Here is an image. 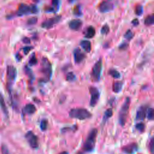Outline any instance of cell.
Returning a JSON list of instances; mask_svg holds the SVG:
<instances>
[{"instance_id": "obj_35", "label": "cell", "mask_w": 154, "mask_h": 154, "mask_svg": "<svg viewBox=\"0 0 154 154\" xmlns=\"http://www.w3.org/2000/svg\"><path fill=\"white\" fill-rule=\"evenodd\" d=\"M30 9H31V13L35 14L38 11L37 5L35 4H32L31 5H30Z\"/></svg>"}, {"instance_id": "obj_33", "label": "cell", "mask_w": 154, "mask_h": 154, "mask_svg": "<svg viewBox=\"0 0 154 154\" xmlns=\"http://www.w3.org/2000/svg\"><path fill=\"white\" fill-rule=\"evenodd\" d=\"M109 32V27L108 24L105 23L102 26L100 30V32L102 34H107Z\"/></svg>"}, {"instance_id": "obj_17", "label": "cell", "mask_w": 154, "mask_h": 154, "mask_svg": "<svg viewBox=\"0 0 154 154\" xmlns=\"http://www.w3.org/2000/svg\"><path fill=\"white\" fill-rule=\"evenodd\" d=\"M36 111V108L34 105L32 103L26 104L23 108V112L26 114H32Z\"/></svg>"}, {"instance_id": "obj_20", "label": "cell", "mask_w": 154, "mask_h": 154, "mask_svg": "<svg viewBox=\"0 0 154 154\" xmlns=\"http://www.w3.org/2000/svg\"><path fill=\"white\" fill-rule=\"evenodd\" d=\"M144 23L147 26L152 25L154 23V14H151L148 15L144 19Z\"/></svg>"}, {"instance_id": "obj_5", "label": "cell", "mask_w": 154, "mask_h": 154, "mask_svg": "<svg viewBox=\"0 0 154 154\" xmlns=\"http://www.w3.org/2000/svg\"><path fill=\"white\" fill-rule=\"evenodd\" d=\"M102 67V59L100 58L94 64L91 73V76L93 81L97 82L99 81Z\"/></svg>"}, {"instance_id": "obj_18", "label": "cell", "mask_w": 154, "mask_h": 154, "mask_svg": "<svg viewBox=\"0 0 154 154\" xmlns=\"http://www.w3.org/2000/svg\"><path fill=\"white\" fill-rule=\"evenodd\" d=\"M79 45L86 52H90L91 50V42L88 40H81Z\"/></svg>"}, {"instance_id": "obj_29", "label": "cell", "mask_w": 154, "mask_h": 154, "mask_svg": "<svg viewBox=\"0 0 154 154\" xmlns=\"http://www.w3.org/2000/svg\"><path fill=\"white\" fill-rule=\"evenodd\" d=\"M48 122L46 119H43L41 122H40V129L42 131H45L48 128Z\"/></svg>"}, {"instance_id": "obj_30", "label": "cell", "mask_w": 154, "mask_h": 154, "mask_svg": "<svg viewBox=\"0 0 154 154\" xmlns=\"http://www.w3.org/2000/svg\"><path fill=\"white\" fill-rule=\"evenodd\" d=\"M76 77H75V74L73 73V72H69L67 73L66 75V79L67 81H69V82H71V81H73L75 79Z\"/></svg>"}, {"instance_id": "obj_40", "label": "cell", "mask_w": 154, "mask_h": 154, "mask_svg": "<svg viewBox=\"0 0 154 154\" xmlns=\"http://www.w3.org/2000/svg\"><path fill=\"white\" fill-rule=\"evenodd\" d=\"M131 23H132V25L133 26H138V25H139V20H138V19H137V18H135V19H134L132 20V22H131Z\"/></svg>"}, {"instance_id": "obj_4", "label": "cell", "mask_w": 154, "mask_h": 154, "mask_svg": "<svg viewBox=\"0 0 154 154\" xmlns=\"http://www.w3.org/2000/svg\"><path fill=\"white\" fill-rule=\"evenodd\" d=\"M97 134V130L96 128H93L90 131L84 144V149L86 152H91L94 148Z\"/></svg>"}, {"instance_id": "obj_26", "label": "cell", "mask_w": 154, "mask_h": 154, "mask_svg": "<svg viewBox=\"0 0 154 154\" xmlns=\"http://www.w3.org/2000/svg\"><path fill=\"white\" fill-rule=\"evenodd\" d=\"M135 13L138 16H141L143 13V8L141 4H137L135 7Z\"/></svg>"}, {"instance_id": "obj_31", "label": "cell", "mask_w": 154, "mask_h": 154, "mask_svg": "<svg viewBox=\"0 0 154 154\" xmlns=\"http://www.w3.org/2000/svg\"><path fill=\"white\" fill-rule=\"evenodd\" d=\"M135 128L139 132H143L144 131V129H145V125L143 122L138 123L135 125Z\"/></svg>"}, {"instance_id": "obj_16", "label": "cell", "mask_w": 154, "mask_h": 154, "mask_svg": "<svg viewBox=\"0 0 154 154\" xmlns=\"http://www.w3.org/2000/svg\"><path fill=\"white\" fill-rule=\"evenodd\" d=\"M95 34H96V30L93 26H87L84 31V37L87 38H93L95 35Z\"/></svg>"}, {"instance_id": "obj_8", "label": "cell", "mask_w": 154, "mask_h": 154, "mask_svg": "<svg viewBox=\"0 0 154 154\" xmlns=\"http://www.w3.org/2000/svg\"><path fill=\"white\" fill-rule=\"evenodd\" d=\"M61 15H56L54 17L47 19L46 20L43 21L41 24V26L46 29H49L52 26H54L55 24L58 23L61 20Z\"/></svg>"}, {"instance_id": "obj_3", "label": "cell", "mask_w": 154, "mask_h": 154, "mask_svg": "<svg viewBox=\"0 0 154 154\" xmlns=\"http://www.w3.org/2000/svg\"><path fill=\"white\" fill-rule=\"evenodd\" d=\"M130 103H131L130 98L129 97H126L120 109V111L119 112V122L120 125L122 126H123L126 122Z\"/></svg>"}, {"instance_id": "obj_32", "label": "cell", "mask_w": 154, "mask_h": 154, "mask_svg": "<svg viewBox=\"0 0 154 154\" xmlns=\"http://www.w3.org/2000/svg\"><path fill=\"white\" fill-rule=\"evenodd\" d=\"M25 71L26 73L28 75V76L29 77V78L31 79V81H32L34 79V74H33L31 69H29L28 66L25 67Z\"/></svg>"}, {"instance_id": "obj_39", "label": "cell", "mask_w": 154, "mask_h": 154, "mask_svg": "<svg viewBox=\"0 0 154 154\" xmlns=\"http://www.w3.org/2000/svg\"><path fill=\"white\" fill-rule=\"evenodd\" d=\"M32 46H25L23 48V51L25 54H28L29 52L32 49Z\"/></svg>"}, {"instance_id": "obj_41", "label": "cell", "mask_w": 154, "mask_h": 154, "mask_svg": "<svg viewBox=\"0 0 154 154\" xmlns=\"http://www.w3.org/2000/svg\"><path fill=\"white\" fill-rule=\"evenodd\" d=\"M22 41L25 43H30V40L29 38L28 37H24L22 39Z\"/></svg>"}, {"instance_id": "obj_2", "label": "cell", "mask_w": 154, "mask_h": 154, "mask_svg": "<svg viewBox=\"0 0 154 154\" xmlns=\"http://www.w3.org/2000/svg\"><path fill=\"white\" fill-rule=\"evenodd\" d=\"M69 117L71 118L77 119L79 120H85L91 117V112L84 108H72L69 112Z\"/></svg>"}, {"instance_id": "obj_10", "label": "cell", "mask_w": 154, "mask_h": 154, "mask_svg": "<svg viewBox=\"0 0 154 154\" xmlns=\"http://www.w3.org/2000/svg\"><path fill=\"white\" fill-rule=\"evenodd\" d=\"M7 73L8 79V87L11 86L12 84L15 81L17 75V70L13 66H8L7 69Z\"/></svg>"}, {"instance_id": "obj_28", "label": "cell", "mask_w": 154, "mask_h": 154, "mask_svg": "<svg viewBox=\"0 0 154 154\" xmlns=\"http://www.w3.org/2000/svg\"><path fill=\"white\" fill-rule=\"evenodd\" d=\"M73 14L75 15V16H81L82 14V11H81V6L80 5H76L74 8H73Z\"/></svg>"}, {"instance_id": "obj_24", "label": "cell", "mask_w": 154, "mask_h": 154, "mask_svg": "<svg viewBox=\"0 0 154 154\" xmlns=\"http://www.w3.org/2000/svg\"><path fill=\"white\" fill-rule=\"evenodd\" d=\"M134 32L132 31V30L130 29H128V30L125 32V34H124L125 38L126 40H129V41H130L131 40H132V38L134 37Z\"/></svg>"}, {"instance_id": "obj_7", "label": "cell", "mask_w": 154, "mask_h": 154, "mask_svg": "<svg viewBox=\"0 0 154 154\" xmlns=\"http://www.w3.org/2000/svg\"><path fill=\"white\" fill-rule=\"evenodd\" d=\"M25 137L31 147H32V149H37L38 147V138L34 134V132H32L31 131H28L26 133Z\"/></svg>"}, {"instance_id": "obj_23", "label": "cell", "mask_w": 154, "mask_h": 154, "mask_svg": "<svg viewBox=\"0 0 154 154\" xmlns=\"http://www.w3.org/2000/svg\"><path fill=\"white\" fill-rule=\"evenodd\" d=\"M108 74L114 78H119L121 75L119 72L114 68H111L109 69Z\"/></svg>"}, {"instance_id": "obj_27", "label": "cell", "mask_w": 154, "mask_h": 154, "mask_svg": "<svg viewBox=\"0 0 154 154\" xmlns=\"http://www.w3.org/2000/svg\"><path fill=\"white\" fill-rule=\"evenodd\" d=\"M153 109L152 108H147V112H146V116L149 120H153Z\"/></svg>"}, {"instance_id": "obj_37", "label": "cell", "mask_w": 154, "mask_h": 154, "mask_svg": "<svg viewBox=\"0 0 154 154\" xmlns=\"http://www.w3.org/2000/svg\"><path fill=\"white\" fill-rule=\"evenodd\" d=\"M128 46H129L128 43H126V42H123V43H121V44L119 45V49L120 50H125V49H126L128 48Z\"/></svg>"}, {"instance_id": "obj_9", "label": "cell", "mask_w": 154, "mask_h": 154, "mask_svg": "<svg viewBox=\"0 0 154 154\" xmlns=\"http://www.w3.org/2000/svg\"><path fill=\"white\" fill-rule=\"evenodd\" d=\"M114 7V5L113 2L109 1H103L99 4L98 8L101 13H107L112 10Z\"/></svg>"}, {"instance_id": "obj_1", "label": "cell", "mask_w": 154, "mask_h": 154, "mask_svg": "<svg viewBox=\"0 0 154 154\" xmlns=\"http://www.w3.org/2000/svg\"><path fill=\"white\" fill-rule=\"evenodd\" d=\"M41 72L43 74L44 78L42 81H49L52 75V67L50 61L46 57H43L41 60Z\"/></svg>"}, {"instance_id": "obj_42", "label": "cell", "mask_w": 154, "mask_h": 154, "mask_svg": "<svg viewBox=\"0 0 154 154\" xmlns=\"http://www.w3.org/2000/svg\"><path fill=\"white\" fill-rule=\"evenodd\" d=\"M60 154H68V153L67 152H61Z\"/></svg>"}, {"instance_id": "obj_25", "label": "cell", "mask_w": 154, "mask_h": 154, "mask_svg": "<svg viewBox=\"0 0 154 154\" xmlns=\"http://www.w3.org/2000/svg\"><path fill=\"white\" fill-rule=\"evenodd\" d=\"M37 63V59L35 57V55L34 53H33L31 56L30 57V58L29 60V61H28V64L30 66H34L35 64H36Z\"/></svg>"}, {"instance_id": "obj_36", "label": "cell", "mask_w": 154, "mask_h": 154, "mask_svg": "<svg viewBox=\"0 0 154 154\" xmlns=\"http://www.w3.org/2000/svg\"><path fill=\"white\" fill-rule=\"evenodd\" d=\"M2 154H10L7 147L5 144H2L1 146Z\"/></svg>"}, {"instance_id": "obj_38", "label": "cell", "mask_w": 154, "mask_h": 154, "mask_svg": "<svg viewBox=\"0 0 154 154\" xmlns=\"http://www.w3.org/2000/svg\"><path fill=\"white\" fill-rule=\"evenodd\" d=\"M153 147H154V141H153V138H152L150 140V141L149 143V149H150L152 154H153Z\"/></svg>"}, {"instance_id": "obj_6", "label": "cell", "mask_w": 154, "mask_h": 154, "mask_svg": "<svg viewBox=\"0 0 154 154\" xmlns=\"http://www.w3.org/2000/svg\"><path fill=\"white\" fill-rule=\"evenodd\" d=\"M89 92L90 94V106L94 107L98 102L100 97V92L96 87L93 86L89 88Z\"/></svg>"}, {"instance_id": "obj_34", "label": "cell", "mask_w": 154, "mask_h": 154, "mask_svg": "<svg viewBox=\"0 0 154 154\" xmlns=\"http://www.w3.org/2000/svg\"><path fill=\"white\" fill-rule=\"evenodd\" d=\"M37 22V17H32L28 19L27 24L28 25H34Z\"/></svg>"}, {"instance_id": "obj_19", "label": "cell", "mask_w": 154, "mask_h": 154, "mask_svg": "<svg viewBox=\"0 0 154 154\" xmlns=\"http://www.w3.org/2000/svg\"><path fill=\"white\" fill-rule=\"evenodd\" d=\"M123 82L122 81H117L114 82L113 84H112V90L114 93H119L123 87Z\"/></svg>"}, {"instance_id": "obj_22", "label": "cell", "mask_w": 154, "mask_h": 154, "mask_svg": "<svg viewBox=\"0 0 154 154\" xmlns=\"http://www.w3.org/2000/svg\"><path fill=\"white\" fill-rule=\"evenodd\" d=\"M0 107L2 111V112L5 114L7 115L8 114V111L5 103V101L4 99L3 96H2V94L0 93Z\"/></svg>"}, {"instance_id": "obj_11", "label": "cell", "mask_w": 154, "mask_h": 154, "mask_svg": "<svg viewBox=\"0 0 154 154\" xmlns=\"http://www.w3.org/2000/svg\"><path fill=\"white\" fill-rule=\"evenodd\" d=\"M73 57L75 63L78 64L85 58L86 55L79 48H76L73 51Z\"/></svg>"}, {"instance_id": "obj_15", "label": "cell", "mask_w": 154, "mask_h": 154, "mask_svg": "<svg viewBox=\"0 0 154 154\" xmlns=\"http://www.w3.org/2000/svg\"><path fill=\"white\" fill-rule=\"evenodd\" d=\"M137 148H138L137 144L135 143H131V144H129L124 146L122 148V150H123V152H124L126 153L132 154L137 150Z\"/></svg>"}, {"instance_id": "obj_13", "label": "cell", "mask_w": 154, "mask_h": 154, "mask_svg": "<svg viewBox=\"0 0 154 154\" xmlns=\"http://www.w3.org/2000/svg\"><path fill=\"white\" fill-rule=\"evenodd\" d=\"M147 106L146 105H141L140 106L136 113V120H143L146 117V112H147Z\"/></svg>"}, {"instance_id": "obj_12", "label": "cell", "mask_w": 154, "mask_h": 154, "mask_svg": "<svg viewBox=\"0 0 154 154\" xmlns=\"http://www.w3.org/2000/svg\"><path fill=\"white\" fill-rule=\"evenodd\" d=\"M29 13H31L30 6L23 3L20 4L16 11L17 15L19 16H21Z\"/></svg>"}, {"instance_id": "obj_14", "label": "cell", "mask_w": 154, "mask_h": 154, "mask_svg": "<svg viewBox=\"0 0 154 154\" xmlns=\"http://www.w3.org/2000/svg\"><path fill=\"white\" fill-rule=\"evenodd\" d=\"M82 25V22L80 19H73L71 20L69 23V28L74 31H78L80 29Z\"/></svg>"}, {"instance_id": "obj_21", "label": "cell", "mask_w": 154, "mask_h": 154, "mask_svg": "<svg viewBox=\"0 0 154 154\" xmlns=\"http://www.w3.org/2000/svg\"><path fill=\"white\" fill-rule=\"evenodd\" d=\"M112 114L113 112L111 108H108L107 109H106L103 116V122L105 123V122H106L107 120L112 116Z\"/></svg>"}]
</instances>
